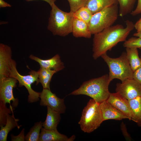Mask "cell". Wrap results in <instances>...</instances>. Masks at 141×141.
Here are the masks:
<instances>
[{"instance_id":"cell-1","label":"cell","mask_w":141,"mask_h":141,"mask_svg":"<svg viewBox=\"0 0 141 141\" xmlns=\"http://www.w3.org/2000/svg\"><path fill=\"white\" fill-rule=\"evenodd\" d=\"M125 23V27L121 25L117 24L94 34L92 48L94 59H97L119 43L126 40L130 32L134 28V24L129 20H127Z\"/></svg>"},{"instance_id":"cell-2","label":"cell","mask_w":141,"mask_h":141,"mask_svg":"<svg viewBox=\"0 0 141 141\" xmlns=\"http://www.w3.org/2000/svg\"><path fill=\"white\" fill-rule=\"evenodd\" d=\"M110 82L108 75L106 74L84 82L78 89L69 95H86L100 104L107 100L110 96L109 86Z\"/></svg>"},{"instance_id":"cell-3","label":"cell","mask_w":141,"mask_h":141,"mask_svg":"<svg viewBox=\"0 0 141 141\" xmlns=\"http://www.w3.org/2000/svg\"><path fill=\"white\" fill-rule=\"evenodd\" d=\"M47 29L54 35L65 37L72 33L73 13L64 12L55 4L51 7Z\"/></svg>"},{"instance_id":"cell-4","label":"cell","mask_w":141,"mask_h":141,"mask_svg":"<svg viewBox=\"0 0 141 141\" xmlns=\"http://www.w3.org/2000/svg\"><path fill=\"white\" fill-rule=\"evenodd\" d=\"M108 66V74L110 82L117 79L122 82L127 79H133V71L127 58L126 52H123L118 57H110L105 53L101 56Z\"/></svg>"},{"instance_id":"cell-5","label":"cell","mask_w":141,"mask_h":141,"mask_svg":"<svg viewBox=\"0 0 141 141\" xmlns=\"http://www.w3.org/2000/svg\"><path fill=\"white\" fill-rule=\"evenodd\" d=\"M99 104L91 99L83 109L78 124L84 132L89 133L93 132L103 121Z\"/></svg>"},{"instance_id":"cell-6","label":"cell","mask_w":141,"mask_h":141,"mask_svg":"<svg viewBox=\"0 0 141 141\" xmlns=\"http://www.w3.org/2000/svg\"><path fill=\"white\" fill-rule=\"evenodd\" d=\"M118 4L108 6L93 15L88 25L92 34L99 32L112 26L119 14Z\"/></svg>"},{"instance_id":"cell-7","label":"cell","mask_w":141,"mask_h":141,"mask_svg":"<svg viewBox=\"0 0 141 141\" xmlns=\"http://www.w3.org/2000/svg\"><path fill=\"white\" fill-rule=\"evenodd\" d=\"M16 65V62L13 59L9 77H13L18 81L19 87L24 86L27 89L29 93L28 99L29 103H32L38 101L39 100L40 92L35 91L31 87V85L35 82H36V85L39 83L38 71L31 70L29 73V75H23L18 72Z\"/></svg>"},{"instance_id":"cell-8","label":"cell","mask_w":141,"mask_h":141,"mask_svg":"<svg viewBox=\"0 0 141 141\" xmlns=\"http://www.w3.org/2000/svg\"><path fill=\"white\" fill-rule=\"evenodd\" d=\"M17 82V80L12 77L0 80V102L5 104L9 103L10 107L13 108L16 107L18 104V99L14 98L13 92Z\"/></svg>"},{"instance_id":"cell-9","label":"cell","mask_w":141,"mask_h":141,"mask_svg":"<svg viewBox=\"0 0 141 141\" xmlns=\"http://www.w3.org/2000/svg\"><path fill=\"white\" fill-rule=\"evenodd\" d=\"M39 97L41 99L40 104V105L49 107L60 114L65 113L66 107L64 100L58 97L50 89L43 88L40 93Z\"/></svg>"},{"instance_id":"cell-10","label":"cell","mask_w":141,"mask_h":141,"mask_svg":"<svg viewBox=\"0 0 141 141\" xmlns=\"http://www.w3.org/2000/svg\"><path fill=\"white\" fill-rule=\"evenodd\" d=\"M116 91L129 100L141 97V85L133 79H127L117 83Z\"/></svg>"},{"instance_id":"cell-11","label":"cell","mask_w":141,"mask_h":141,"mask_svg":"<svg viewBox=\"0 0 141 141\" xmlns=\"http://www.w3.org/2000/svg\"><path fill=\"white\" fill-rule=\"evenodd\" d=\"M12 50L6 45L0 44V80L9 77L11 69Z\"/></svg>"},{"instance_id":"cell-12","label":"cell","mask_w":141,"mask_h":141,"mask_svg":"<svg viewBox=\"0 0 141 141\" xmlns=\"http://www.w3.org/2000/svg\"><path fill=\"white\" fill-rule=\"evenodd\" d=\"M107 101L123 114L129 120L134 121V117L131 109L128 100L119 93H110Z\"/></svg>"},{"instance_id":"cell-13","label":"cell","mask_w":141,"mask_h":141,"mask_svg":"<svg viewBox=\"0 0 141 141\" xmlns=\"http://www.w3.org/2000/svg\"><path fill=\"white\" fill-rule=\"evenodd\" d=\"M103 121L110 119L120 120L128 118L107 100L99 104Z\"/></svg>"},{"instance_id":"cell-14","label":"cell","mask_w":141,"mask_h":141,"mask_svg":"<svg viewBox=\"0 0 141 141\" xmlns=\"http://www.w3.org/2000/svg\"><path fill=\"white\" fill-rule=\"evenodd\" d=\"M29 57L31 59L38 62L40 67L54 70L57 72L62 70L65 68L64 63L61 61L60 57L58 54L47 60L42 59L32 54L30 55Z\"/></svg>"},{"instance_id":"cell-15","label":"cell","mask_w":141,"mask_h":141,"mask_svg":"<svg viewBox=\"0 0 141 141\" xmlns=\"http://www.w3.org/2000/svg\"><path fill=\"white\" fill-rule=\"evenodd\" d=\"M41 131L39 141H72L75 138L74 135L68 138L57 130H48L42 128Z\"/></svg>"},{"instance_id":"cell-16","label":"cell","mask_w":141,"mask_h":141,"mask_svg":"<svg viewBox=\"0 0 141 141\" xmlns=\"http://www.w3.org/2000/svg\"><path fill=\"white\" fill-rule=\"evenodd\" d=\"M72 33L76 38H91V33L88 24L85 22L74 17L73 24Z\"/></svg>"},{"instance_id":"cell-17","label":"cell","mask_w":141,"mask_h":141,"mask_svg":"<svg viewBox=\"0 0 141 141\" xmlns=\"http://www.w3.org/2000/svg\"><path fill=\"white\" fill-rule=\"evenodd\" d=\"M47 112L46 118L42 123L44 129L48 130H56L61 119L60 114L47 107Z\"/></svg>"},{"instance_id":"cell-18","label":"cell","mask_w":141,"mask_h":141,"mask_svg":"<svg viewBox=\"0 0 141 141\" xmlns=\"http://www.w3.org/2000/svg\"><path fill=\"white\" fill-rule=\"evenodd\" d=\"M118 3L117 0H87L84 6L93 14L108 6Z\"/></svg>"},{"instance_id":"cell-19","label":"cell","mask_w":141,"mask_h":141,"mask_svg":"<svg viewBox=\"0 0 141 141\" xmlns=\"http://www.w3.org/2000/svg\"><path fill=\"white\" fill-rule=\"evenodd\" d=\"M19 121L18 119H16L13 114L11 115L8 114L7 116V122L3 126L1 127L0 130V141H6L8 134L9 132L13 128L17 127L19 129L20 127L17 122Z\"/></svg>"},{"instance_id":"cell-20","label":"cell","mask_w":141,"mask_h":141,"mask_svg":"<svg viewBox=\"0 0 141 141\" xmlns=\"http://www.w3.org/2000/svg\"><path fill=\"white\" fill-rule=\"evenodd\" d=\"M39 83L41 84L43 88L50 89V83L53 75L57 72L55 70L40 67L38 71Z\"/></svg>"},{"instance_id":"cell-21","label":"cell","mask_w":141,"mask_h":141,"mask_svg":"<svg viewBox=\"0 0 141 141\" xmlns=\"http://www.w3.org/2000/svg\"><path fill=\"white\" fill-rule=\"evenodd\" d=\"M126 52L130 66L133 72L141 66V58L139 57L137 49L126 48Z\"/></svg>"},{"instance_id":"cell-22","label":"cell","mask_w":141,"mask_h":141,"mask_svg":"<svg viewBox=\"0 0 141 141\" xmlns=\"http://www.w3.org/2000/svg\"><path fill=\"white\" fill-rule=\"evenodd\" d=\"M131 109L134 117V122L141 127V97L128 100Z\"/></svg>"},{"instance_id":"cell-23","label":"cell","mask_w":141,"mask_h":141,"mask_svg":"<svg viewBox=\"0 0 141 141\" xmlns=\"http://www.w3.org/2000/svg\"><path fill=\"white\" fill-rule=\"evenodd\" d=\"M119 5V14L123 16L133 11L136 0H117Z\"/></svg>"},{"instance_id":"cell-24","label":"cell","mask_w":141,"mask_h":141,"mask_svg":"<svg viewBox=\"0 0 141 141\" xmlns=\"http://www.w3.org/2000/svg\"><path fill=\"white\" fill-rule=\"evenodd\" d=\"M42 123L40 121L34 124L25 137V141H39L40 136L39 133L42 128Z\"/></svg>"},{"instance_id":"cell-25","label":"cell","mask_w":141,"mask_h":141,"mask_svg":"<svg viewBox=\"0 0 141 141\" xmlns=\"http://www.w3.org/2000/svg\"><path fill=\"white\" fill-rule=\"evenodd\" d=\"M93 15L91 11L84 6L81 7L73 13L74 18L81 20L88 25Z\"/></svg>"},{"instance_id":"cell-26","label":"cell","mask_w":141,"mask_h":141,"mask_svg":"<svg viewBox=\"0 0 141 141\" xmlns=\"http://www.w3.org/2000/svg\"><path fill=\"white\" fill-rule=\"evenodd\" d=\"M13 112V108H8L6 104L0 102V126H4L7 122V116L8 114Z\"/></svg>"},{"instance_id":"cell-27","label":"cell","mask_w":141,"mask_h":141,"mask_svg":"<svg viewBox=\"0 0 141 141\" xmlns=\"http://www.w3.org/2000/svg\"><path fill=\"white\" fill-rule=\"evenodd\" d=\"M124 47L130 48H141V38L132 37L126 40L123 44Z\"/></svg>"},{"instance_id":"cell-28","label":"cell","mask_w":141,"mask_h":141,"mask_svg":"<svg viewBox=\"0 0 141 141\" xmlns=\"http://www.w3.org/2000/svg\"><path fill=\"white\" fill-rule=\"evenodd\" d=\"M70 6V11L74 13L85 5L87 0H67Z\"/></svg>"},{"instance_id":"cell-29","label":"cell","mask_w":141,"mask_h":141,"mask_svg":"<svg viewBox=\"0 0 141 141\" xmlns=\"http://www.w3.org/2000/svg\"><path fill=\"white\" fill-rule=\"evenodd\" d=\"M25 129L23 128L20 134L17 136H15L11 134V141H25L24 136Z\"/></svg>"},{"instance_id":"cell-30","label":"cell","mask_w":141,"mask_h":141,"mask_svg":"<svg viewBox=\"0 0 141 141\" xmlns=\"http://www.w3.org/2000/svg\"><path fill=\"white\" fill-rule=\"evenodd\" d=\"M120 128L122 134L126 139L128 140L131 141V137L128 132L126 126L123 122L121 123Z\"/></svg>"},{"instance_id":"cell-31","label":"cell","mask_w":141,"mask_h":141,"mask_svg":"<svg viewBox=\"0 0 141 141\" xmlns=\"http://www.w3.org/2000/svg\"><path fill=\"white\" fill-rule=\"evenodd\" d=\"M133 79L141 85V66L133 72Z\"/></svg>"},{"instance_id":"cell-32","label":"cell","mask_w":141,"mask_h":141,"mask_svg":"<svg viewBox=\"0 0 141 141\" xmlns=\"http://www.w3.org/2000/svg\"><path fill=\"white\" fill-rule=\"evenodd\" d=\"M141 13V0H138V3L136 9L131 13V14L134 16Z\"/></svg>"},{"instance_id":"cell-33","label":"cell","mask_w":141,"mask_h":141,"mask_svg":"<svg viewBox=\"0 0 141 141\" xmlns=\"http://www.w3.org/2000/svg\"><path fill=\"white\" fill-rule=\"evenodd\" d=\"M134 28L137 32L141 31V17L134 24Z\"/></svg>"},{"instance_id":"cell-34","label":"cell","mask_w":141,"mask_h":141,"mask_svg":"<svg viewBox=\"0 0 141 141\" xmlns=\"http://www.w3.org/2000/svg\"><path fill=\"white\" fill-rule=\"evenodd\" d=\"M11 5L5 2L3 0H0V8H3L6 7H10Z\"/></svg>"},{"instance_id":"cell-35","label":"cell","mask_w":141,"mask_h":141,"mask_svg":"<svg viewBox=\"0 0 141 141\" xmlns=\"http://www.w3.org/2000/svg\"><path fill=\"white\" fill-rule=\"evenodd\" d=\"M26 1L29 2L31 1H32L35 0H24ZM46 2L48 3L50 5L51 7L54 4H55V2L56 1V0H41Z\"/></svg>"},{"instance_id":"cell-36","label":"cell","mask_w":141,"mask_h":141,"mask_svg":"<svg viewBox=\"0 0 141 141\" xmlns=\"http://www.w3.org/2000/svg\"><path fill=\"white\" fill-rule=\"evenodd\" d=\"M133 36L136 37L141 38V31L134 33L133 34Z\"/></svg>"},{"instance_id":"cell-37","label":"cell","mask_w":141,"mask_h":141,"mask_svg":"<svg viewBox=\"0 0 141 141\" xmlns=\"http://www.w3.org/2000/svg\"><path fill=\"white\" fill-rule=\"evenodd\" d=\"M140 50V52H141V55H140V58H141V48H139Z\"/></svg>"}]
</instances>
